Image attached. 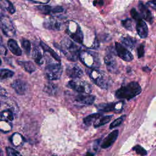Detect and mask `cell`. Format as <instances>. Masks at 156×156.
Instances as JSON below:
<instances>
[{
    "instance_id": "obj_1",
    "label": "cell",
    "mask_w": 156,
    "mask_h": 156,
    "mask_svg": "<svg viewBox=\"0 0 156 156\" xmlns=\"http://www.w3.org/2000/svg\"><path fill=\"white\" fill-rule=\"evenodd\" d=\"M60 49L65 57L71 61H76L80 52V47L68 37H65L62 40Z\"/></svg>"
},
{
    "instance_id": "obj_2",
    "label": "cell",
    "mask_w": 156,
    "mask_h": 156,
    "mask_svg": "<svg viewBox=\"0 0 156 156\" xmlns=\"http://www.w3.org/2000/svg\"><path fill=\"white\" fill-rule=\"evenodd\" d=\"M141 92V88L136 82H131L122 86L115 93L116 97L120 99H130Z\"/></svg>"
},
{
    "instance_id": "obj_3",
    "label": "cell",
    "mask_w": 156,
    "mask_h": 156,
    "mask_svg": "<svg viewBox=\"0 0 156 156\" xmlns=\"http://www.w3.org/2000/svg\"><path fill=\"white\" fill-rule=\"evenodd\" d=\"M87 73L91 80L99 88L102 89H107L108 87V80L106 74L98 69V68H90L87 69Z\"/></svg>"
},
{
    "instance_id": "obj_4",
    "label": "cell",
    "mask_w": 156,
    "mask_h": 156,
    "mask_svg": "<svg viewBox=\"0 0 156 156\" xmlns=\"http://www.w3.org/2000/svg\"><path fill=\"white\" fill-rule=\"evenodd\" d=\"M79 58L81 62L89 68H98L100 65L98 55L94 52L90 51H80Z\"/></svg>"
},
{
    "instance_id": "obj_5",
    "label": "cell",
    "mask_w": 156,
    "mask_h": 156,
    "mask_svg": "<svg viewBox=\"0 0 156 156\" xmlns=\"http://www.w3.org/2000/svg\"><path fill=\"white\" fill-rule=\"evenodd\" d=\"M66 32L75 42L82 44L83 35L80 26L74 21H69L66 23Z\"/></svg>"
},
{
    "instance_id": "obj_6",
    "label": "cell",
    "mask_w": 156,
    "mask_h": 156,
    "mask_svg": "<svg viewBox=\"0 0 156 156\" xmlns=\"http://www.w3.org/2000/svg\"><path fill=\"white\" fill-rule=\"evenodd\" d=\"M44 74L50 80H58L62 74V67L59 62H49L45 67Z\"/></svg>"
},
{
    "instance_id": "obj_7",
    "label": "cell",
    "mask_w": 156,
    "mask_h": 156,
    "mask_svg": "<svg viewBox=\"0 0 156 156\" xmlns=\"http://www.w3.org/2000/svg\"><path fill=\"white\" fill-rule=\"evenodd\" d=\"M68 87L76 92L82 94H90L91 92L90 85L85 81L79 80H70L68 83Z\"/></svg>"
},
{
    "instance_id": "obj_8",
    "label": "cell",
    "mask_w": 156,
    "mask_h": 156,
    "mask_svg": "<svg viewBox=\"0 0 156 156\" xmlns=\"http://www.w3.org/2000/svg\"><path fill=\"white\" fill-rule=\"evenodd\" d=\"M0 27L4 34L7 37H11L15 35V29L11 20L7 16L0 17Z\"/></svg>"
},
{
    "instance_id": "obj_9",
    "label": "cell",
    "mask_w": 156,
    "mask_h": 156,
    "mask_svg": "<svg viewBox=\"0 0 156 156\" xmlns=\"http://www.w3.org/2000/svg\"><path fill=\"white\" fill-rule=\"evenodd\" d=\"M115 52L118 56L126 62H130L133 59L132 53L122 44L115 43Z\"/></svg>"
},
{
    "instance_id": "obj_10",
    "label": "cell",
    "mask_w": 156,
    "mask_h": 156,
    "mask_svg": "<svg viewBox=\"0 0 156 156\" xmlns=\"http://www.w3.org/2000/svg\"><path fill=\"white\" fill-rule=\"evenodd\" d=\"M66 74L68 77L72 79H78L82 76L83 70L77 64L70 63L66 67Z\"/></svg>"
},
{
    "instance_id": "obj_11",
    "label": "cell",
    "mask_w": 156,
    "mask_h": 156,
    "mask_svg": "<svg viewBox=\"0 0 156 156\" xmlns=\"http://www.w3.org/2000/svg\"><path fill=\"white\" fill-rule=\"evenodd\" d=\"M104 63L107 70L113 74H116L118 72V68L116 60L111 53H108L104 57Z\"/></svg>"
},
{
    "instance_id": "obj_12",
    "label": "cell",
    "mask_w": 156,
    "mask_h": 156,
    "mask_svg": "<svg viewBox=\"0 0 156 156\" xmlns=\"http://www.w3.org/2000/svg\"><path fill=\"white\" fill-rule=\"evenodd\" d=\"M122 104H123V102L103 104L99 105L98 108L99 110L102 112H110V111L119 112L122 108Z\"/></svg>"
},
{
    "instance_id": "obj_13",
    "label": "cell",
    "mask_w": 156,
    "mask_h": 156,
    "mask_svg": "<svg viewBox=\"0 0 156 156\" xmlns=\"http://www.w3.org/2000/svg\"><path fill=\"white\" fill-rule=\"evenodd\" d=\"M43 26L49 30H59L61 29V23L57 19L54 17H50L44 21Z\"/></svg>"
},
{
    "instance_id": "obj_14",
    "label": "cell",
    "mask_w": 156,
    "mask_h": 156,
    "mask_svg": "<svg viewBox=\"0 0 156 156\" xmlns=\"http://www.w3.org/2000/svg\"><path fill=\"white\" fill-rule=\"evenodd\" d=\"M11 86L15 92L20 95L24 94L27 90V83L24 81L20 79H16L13 81Z\"/></svg>"
},
{
    "instance_id": "obj_15",
    "label": "cell",
    "mask_w": 156,
    "mask_h": 156,
    "mask_svg": "<svg viewBox=\"0 0 156 156\" xmlns=\"http://www.w3.org/2000/svg\"><path fill=\"white\" fill-rule=\"evenodd\" d=\"M138 9L140 12V16L146 21H148L149 23H152L153 22V16L151 11L148 9L147 7L142 2H139L138 3Z\"/></svg>"
},
{
    "instance_id": "obj_16",
    "label": "cell",
    "mask_w": 156,
    "mask_h": 156,
    "mask_svg": "<svg viewBox=\"0 0 156 156\" xmlns=\"http://www.w3.org/2000/svg\"><path fill=\"white\" fill-rule=\"evenodd\" d=\"M136 21V30L138 35L141 38H146L148 34V28L146 23L142 19H140Z\"/></svg>"
},
{
    "instance_id": "obj_17",
    "label": "cell",
    "mask_w": 156,
    "mask_h": 156,
    "mask_svg": "<svg viewBox=\"0 0 156 156\" xmlns=\"http://www.w3.org/2000/svg\"><path fill=\"white\" fill-rule=\"evenodd\" d=\"M119 134L118 130H115L111 133H110L103 140L101 144V147L103 149H106L109 147L116 140Z\"/></svg>"
},
{
    "instance_id": "obj_18",
    "label": "cell",
    "mask_w": 156,
    "mask_h": 156,
    "mask_svg": "<svg viewBox=\"0 0 156 156\" xmlns=\"http://www.w3.org/2000/svg\"><path fill=\"white\" fill-rule=\"evenodd\" d=\"M95 99V97L89 94L80 93L76 96L75 100L76 102L83 105H91Z\"/></svg>"
},
{
    "instance_id": "obj_19",
    "label": "cell",
    "mask_w": 156,
    "mask_h": 156,
    "mask_svg": "<svg viewBox=\"0 0 156 156\" xmlns=\"http://www.w3.org/2000/svg\"><path fill=\"white\" fill-rule=\"evenodd\" d=\"M37 9L44 14H49L51 13H60L63 11V9L61 7L57 6L52 8L49 5H39L37 7Z\"/></svg>"
},
{
    "instance_id": "obj_20",
    "label": "cell",
    "mask_w": 156,
    "mask_h": 156,
    "mask_svg": "<svg viewBox=\"0 0 156 156\" xmlns=\"http://www.w3.org/2000/svg\"><path fill=\"white\" fill-rule=\"evenodd\" d=\"M7 46L9 50L14 55L16 56H20L22 54L21 49L15 40L9 39L7 41Z\"/></svg>"
},
{
    "instance_id": "obj_21",
    "label": "cell",
    "mask_w": 156,
    "mask_h": 156,
    "mask_svg": "<svg viewBox=\"0 0 156 156\" xmlns=\"http://www.w3.org/2000/svg\"><path fill=\"white\" fill-rule=\"evenodd\" d=\"M32 58L34 60L35 63L39 65H41L44 63V57L38 47L34 48L32 52Z\"/></svg>"
},
{
    "instance_id": "obj_22",
    "label": "cell",
    "mask_w": 156,
    "mask_h": 156,
    "mask_svg": "<svg viewBox=\"0 0 156 156\" xmlns=\"http://www.w3.org/2000/svg\"><path fill=\"white\" fill-rule=\"evenodd\" d=\"M40 45H41V48L43 49L44 52H45V54H49V55L52 58H53L54 60H56L58 62H59L60 61V58L58 57V55H57V54L53 49H52L51 48H49L47 44H46L43 41H40Z\"/></svg>"
},
{
    "instance_id": "obj_23",
    "label": "cell",
    "mask_w": 156,
    "mask_h": 156,
    "mask_svg": "<svg viewBox=\"0 0 156 156\" xmlns=\"http://www.w3.org/2000/svg\"><path fill=\"white\" fill-rule=\"evenodd\" d=\"M18 63L29 73H32L36 69L35 66L31 61H18Z\"/></svg>"
},
{
    "instance_id": "obj_24",
    "label": "cell",
    "mask_w": 156,
    "mask_h": 156,
    "mask_svg": "<svg viewBox=\"0 0 156 156\" xmlns=\"http://www.w3.org/2000/svg\"><path fill=\"white\" fill-rule=\"evenodd\" d=\"M122 43L130 49H133L136 43V40L130 36L121 37Z\"/></svg>"
},
{
    "instance_id": "obj_25",
    "label": "cell",
    "mask_w": 156,
    "mask_h": 156,
    "mask_svg": "<svg viewBox=\"0 0 156 156\" xmlns=\"http://www.w3.org/2000/svg\"><path fill=\"white\" fill-rule=\"evenodd\" d=\"M102 113H96L93 114H91L87 116H86L83 119V122L87 126H90L93 122H94L98 119L101 117Z\"/></svg>"
},
{
    "instance_id": "obj_26",
    "label": "cell",
    "mask_w": 156,
    "mask_h": 156,
    "mask_svg": "<svg viewBox=\"0 0 156 156\" xmlns=\"http://www.w3.org/2000/svg\"><path fill=\"white\" fill-rule=\"evenodd\" d=\"M113 116L112 115H107L102 117H100L94 122V126L95 127H98L101 126H103L107 123H108L112 119Z\"/></svg>"
},
{
    "instance_id": "obj_27",
    "label": "cell",
    "mask_w": 156,
    "mask_h": 156,
    "mask_svg": "<svg viewBox=\"0 0 156 156\" xmlns=\"http://www.w3.org/2000/svg\"><path fill=\"white\" fill-rule=\"evenodd\" d=\"M0 2L2 7L8 11L10 14H13L15 12V9L9 0H0Z\"/></svg>"
},
{
    "instance_id": "obj_28",
    "label": "cell",
    "mask_w": 156,
    "mask_h": 156,
    "mask_svg": "<svg viewBox=\"0 0 156 156\" xmlns=\"http://www.w3.org/2000/svg\"><path fill=\"white\" fill-rule=\"evenodd\" d=\"M0 117L5 121H12L13 119V113L9 110H5L0 112Z\"/></svg>"
},
{
    "instance_id": "obj_29",
    "label": "cell",
    "mask_w": 156,
    "mask_h": 156,
    "mask_svg": "<svg viewBox=\"0 0 156 156\" xmlns=\"http://www.w3.org/2000/svg\"><path fill=\"white\" fill-rule=\"evenodd\" d=\"M14 72L9 69H0V79H5L12 77Z\"/></svg>"
},
{
    "instance_id": "obj_30",
    "label": "cell",
    "mask_w": 156,
    "mask_h": 156,
    "mask_svg": "<svg viewBox=\"0 0 156 156\" xmlns=\"http://www.w3.org/2000/svg\"><path fill=\"white\" fill-rule=\"evenodd\" d=\"M43 90L46 93H48L49 94L53 95L57 91V87L54 84H53L52 83H48V84H46L44 86Z\"/></svg>"
},
{
    "instance_id": "obj_31",
    "label": "cell",
    "mask_w": 156,
    "mask_h": 156,
    "mask_svg": "<svg viewBox=\"0 0 156 156\" xmlns=\"http://www.w3.org/2000/svg\"><path fill=\"white\" fill-rule=\"evenodd\" d=\"M12 126L9 121L5 120H0V130L7 132L11 130Z\"/></svg>"
},
{
    "instance_id": "obj_32",
    "label": "cell",
    "mask_w": 156,
    "mask_h": 156,
    "mask_svg": "<svg viewBox=\"0 0 156 156\" xmlns=\"http://www.w3.org/2000/svg\"><path fill=\"white\" fill-rule=\"evenodd\" d=\"M121 24L123 27L128 30H133V23L132 20L129 18H127L126 20L121 21Z\"/></svg>"
},
{
    "instance_id": "obj_33",
    "label": "cell",
    "mask_w": 156,
    "mask_h": 156,
    "mask_svg": "<svg viewBox=\"0 0 156 156\" xmlns=\"http://www.w3.org/2000/svg\"><path fill=\"white\" fill-rule=\"evenodd\" d=\"M126 118V115H123L120 116L119 118H118V119H115V121H113L110 125V129H112V128H115L117 126H119V125H121L122 122L124 121V120Z\"/></svg>"
},
{
    "instance_id": "obj_34",
    "label": "cell",
    "mask_w": 156,
    "mask_h": 156,
    "mask_svg": "<svg viewBox=\"0 0 156 156\" xmlns=\"http://www.w3.org/2000/svg\"><path fill=\"white\" fill-rule=\"evenodd\" d=\"M21 46L24 49V50L25 51V52H26V54H29L30 53V49H31L30 41L26 39H23L21 41Z\"/></svg>"
},
{
    "instance_id": "obj_35",
    "label": "cell",
    "mask_w": 156,
    "mask_h": 156,
    "mask_svg": "<svg viewBox=\"0 0 156 156\" xmlns=\"http://www.w3.org/2000/svg\"><path fill=\"white\" fill-rule=\"evenodd\" d=\"M133 149L136 152V153L137 154L140 155L141 156H144L147 154L146 151L143 147H141L140 145H136V146H134Z\"/></svg>"
},
{
    "instance_id": "obj_36",
    "label": "cell",
    "mask_w": 156,
    "mask_h": 156,
    "mask_svg": "<svg viewBox=\"0 0 156 156\" xmlns=\"http://www.w3.org/2000/svg\"><path fill=\"white\" fill-rule=\"evenodd\" d=\"M6 152L8 156H21L20 152L12 147H6Z\"/></svg>"
},
{
    "instance_id": "obj_37",
    "label": "cell",
    "mask_w": 156,
    "mask_h": 156,
    "mask_svg": "<svg viewBox=\"0 0 156 156\" xmlns=\"http://www.w3.org/2000/svg\"><path fill=\"white\" fill-rule=\"evenodd\" d=\"M7 48L5 47V46L3 44V40L2 38L1 35H0V54L5 55L7 54Z\"/></svg>"
},
{
    "instance_id": "obj_38",
    "label": "cell",
    "mask_w": 156,
    "mask_h": 156,
    "mask_svg": "<svg viewBox=\"0 0 156 156\" xmlns=\"http://www.w3.org/2000/svg\"><path fill=\"white\" fill-rule=\"evenodd\" d=\"M130 15L132 16V18L134 20H135L136 21L140 20V19H141L140 13L138 12H137L136 10H135V9H134V8L132 9V10H130Z\"/></svg>"
},
{
    "instance_id": "obj_39",
    "label": "cell",
    "mask_w": 156,
    "mask_h": 156,
    "mask_svg": "<svg viewBox=\"0 0 156 156\" xmlns=\"http://www.w3.org/2000/svg\"><path fill=\"white\" fill-rule=\"evenodd\" d=\"M144 55V47L143 44H140L137 48V55L138 58L143 57Z\"/></svg>"
},
{
    "instance_id": "obj_40",
    "label": "cell",
    "mask_w": 156,
    "mask_h": 156,
    "mask_svg": "<svg viewBox=\"0 0 156 156\" xmlns=\"http://www.w3.org/2000/svg\"><path fill=\"white\" fill-rule=\"evenodd\" d=\"M7 96V92L6 91V90L4 88L0 87V96L6 97Z\"/></svg>"
},
{
    "instance_id": "obj_41",
    "label": "cell",
    "mask_w": 156,
    "mask_h": 156,
    "mask_svg": "<svg viewBox=\"0 0 156 156\" xmlns=\"http://www.w3.org/2000/svg\"><path fill=\"white\" fill-rule=\"evenodd\" d=\"M147 5L152 7L153 9H155V7H156V4H155V0H152L151 1H149L147 2Z\"/></svg>"
},
{
    "instance_id": "obj_42",
    "label": "cell",
    "mask_w": 156,
    "mask_h": 156,
    "mask_svg": "<svg viewBox=\"0 0 156 156\" xmlns=\"http://www.w3.org/2000/svg\"><path fill=\"white\" fill-rule=\"evenodd\" d=\"M85 156H93V154L92 153L90 152H88L86 154Z\"/></svg>"
},
{
    "instance_id": "obj_43",
    "label": "cell",
    "mask_w": 156,
    "mask_h": 156,
    "mask_svg": "<svg viewBox=\"0 0 156 156\" xmlns=\"http://www.w3.org/2000/svg\"><path fill=\"white\" fill-rule=\"evenodd\" d=\"M0 156H4L3 152H2V150L1 149H0Z\"/></svg>"
},
{
    "instance_id": "obj_44",
    "label": "cell",
    "mask_w": 156,
    "mask_h": 156,
    "mask_svg": "<svg viewBox=\"0 0 156 156\" xmlns=\"http://www.w3.org/2000/svg\"><path fill=\"white\" fill-rule=\"evenodd\" d=\"M1 63H2V62H1V58H0V65H1Z\"/></svg>"
}]
</instances>
